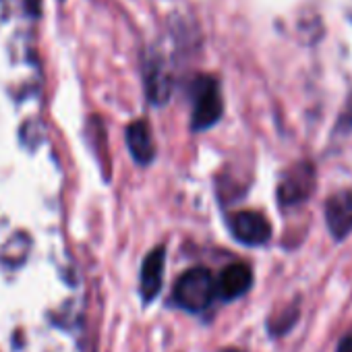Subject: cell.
Instances as JSON below:
<instances>
[{
    "label": "cell",
    "mask_w": 352,
    "mask_h": 352,
    "mask_svg": "<svg viewBox=\"0 0 352 352\" xmlns=\"http://www.w3.org/2000/svg\"><path fill=\"white\" fill-rule=\"evenodd\" d=\"M164 261H166V251L162 247L153 249L141 267V296L145 302H151L160 288H162V278H164Z\"/></svg>",
    "instance_id": "obj_7"
},
{
    "label": "cell",
    "mask_w": 352,
    "mask_h": 352,
    "mask_svg": "<svg viewBox=\"0 0 352 352\" xmlns=\"http://www.w3.org/2000/svg\"><path fill=\"white\" fill-rule=\"evenodd\" d=\"M126 145H129V151L135 157V162H139L141 166H145L153 160L155 147H153V139H151V133H149V126L145 120H135L129 124Z\"/></svg>",
    "instance_id": "obj_8"
},
{
    "label": "cell",
    "mask_w": 352,
    "mask_h": 352,
    "mask_svg": "<svg viewBox=\"0 0 352 352\" xmlns=\"http://www.w3.org/2000/svg\"><path fill=\"white\" fill-rule=\"evenodd\" d=\"M323 216L333 241H344L352 232V189L333 193L323 206Z\"/></svg>",
    "instance_id": "obj_4"
},
{
    "label": "cell",
    "mask_w": 352,
    "mask_h": 352,
    "mask_svg": "<svg viewBox=\"0 0 352 352\" xmlns=\"http://www.w3.org/2000/svg\"><path fill=\"white\" fill-rule=\"evenodd\" d=\"M253 284V272L249 265L245 263H234V265H228L218 282H216V292L224 298V300H234L243 294L249 292Z\"/></svg>",
    "instance_id": "obj_6"
},
{
    "label": "cell",
    "mask_w": 352,
    "mask_h": 352,
    "mask_svg": "<svg viewBox=\"0 0 352 352\" xmlns=\"http://www.w3.org/2000/svg\"><path fill=\"white\" fill-rule=\"evenodd\" d=\"M317 189V176L311 162H298L290 166L280 179L278 201L282 208H296L313 197Z\"/></svg>",
    "instance_id": "obj_2"
},
{
    "label": "cell",
    "mask_w": 352,
    "mask_h": 352,
    "mask_svg": "<svg viewBox=\"0 0 352 352\" xmlns=\"http://www.w3.org/2000/svg\"><path fill=\"white\" fill-rule=\"evenodd\" d=\"M222 94L220 85L212 77H201L195 83V106H193V129L206 131L222 118Z\"/></svg>",
    "instance_id": "obj_3"
},
{
    "label": "cell",
    "mask_w": 352,
    "mask_h": 352,
    "mask_svg": "<svg viewBox=\"0 0 352 352\" xmlns=\"http://www.w3.org/2000/svg\"><path fill=\"white\" fill-rule=\"evenodd\" d=\"M296 319H298V305H294V307L290 305L280 317H276L274 323H270V331L274 336H282V333H286L296 323Z\"/></svg>",
    "instance_id": "obj_9"
},
{
    "label": "cell",
    "mask_w": 352,
    "mask_h": 352,
    "mask_svg": "<svg viewBox=\"0 0 352 352\" xmlns=\"http://www.w3.org/2000/svg\"><path fill=\"white\" fill-rule=\"evenodd\" d=\"M232 236L247 247H261L272 239V224L257 212H239L230 220Z\"/></svg>",
    "instance_id": "obj_5"
},
{
    "label": "cell",
    "mask_w": 352,
    "mask_h": 352,
    "mask_svg": "<svg viewBox=\"0 0 352 352\" xmlns=\"http://www.w3.org/2000/svg\"><path fill=\"white\" fill-rule=\"evenodd\" d=\"M216 278L206 267L189 270L174 288V300L193 313L206 311L216 298Z\"/></svg>",
    "instance_id": "obj_1"
},
{
    "label": "cell",
    "mask_w": 352,
    "mask_h": 352,
    "mask_svg": "<svg viewBox=\"0 0 352 352\" xmlns=\"http://www.w3.org/2000/svg\"><path fill=\"white\" fill-rule=\"evenodd\" d=\"M336 352H352V336H346L338 342Z\"/></svg>",
    "instance_id": "obj_10"
}]
</instances>
